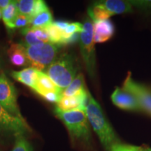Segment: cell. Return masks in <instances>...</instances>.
Wrapping results in <instances>:
<instances>
[{"instance_id": "cell-1", "label": "cell", "mask_w": 151, "mask_h": 151, "mask_svg": "<svg viewBox=\"0 0 151 151\" xmlns=\"http://www.w3.org/2000/svg\"><path fill=\"white\" fill-rule=\"evenodd\" d=\"M85 112L90 126L106 150L110 151L115 146L121 143L116 132L105 116L99 104L89 91L88 92Z\"/></svg>"}, {"instance_id": "cell-2", "label": "cell", "mask_w": 151, "mask_h": 151, "mask_svg": "<svg viewBox=\"0 0 151 151\" xmlns=\"http://www.w3.org/2000/svg\"><path fill=\"white\" fill-rule=\"evenodd\" d=\"M55 113L67 127L73 145L86 149L91 148V131L85 111H62L55 109Z\"/></svg>"}, {"instance_id": "cell-3", "label": "cell", "mask_w": 151, "mask_h": 151, "mask_svg": "<svg viewBox=\"0 0 151 151\" xmlns=\"http://www.w3.org/2000/svg\"><path fill=\"white\" fill-rule=\"evenodd\" d=\"M78 65L73 54L65 52L46 69V74L60 90H65L77 76Z\"/></svg>"}, {"instance_id": "cell-4", "label": "cell", "mask_w": 151, "mask_h": 151, "mask_svg": "<svg viewBox=\"0 0 151 151\" xmlns=\"http://www.w3.org/2000/svg\"><path fill=\"white\" fill-rule=\"evenodd\" d=\"M134 7L130 1L105 0L94 2L88 9V16L92 22L107 20L116 15L132 13Z\"/></svg>"}, {"instance_id": "cell-5", "label": "cell", "mask_w": 151, "mask_h": 151, "mask_svg": "<svg viewBox=\"0 0 151 151\" xmlns=\"http://www.w3.org/2000/svg\"><path fill=\"white\" fill-rule=\"evenodd\" d=\"M83 25V28L78 41L81 54L88 75L94 79L96 76V54L93 40V22L90 18H86Z\"/></svg>"}, {"instance_id": "cell-6", "label": "cell", "mask_w": 151, "mask_h": 151, "mask_svg": "<svg viewBox=\"0 0 151 151\" xmlns=\"http://www.w3.org/2000/svg\"><path fill=\"white\" fill-rule=\"evenodd\" d=\"M60 46L51 43L25 46L29 65L39 71L46 70L57 58Z\"/></svg>"}, {"instance_id": "cell-7", "label": "cell", "mask_w": 151, "mask_h": 151, "mask_svg": "<svg viewBox=\"0 0 151 151\" xmlns=\"http://www.w3.org/2000/svg\"><path fill=\"white\" fill-rule=\"evenodd\" d=\"M0 104L11 115L24 119L17 104L16 88L3 73L0 75Z\"/></svg>"}, {"instance_id": "cell-8", "label": "cell", "mask_w": 151, "mask_h": 151, "mask_svg": "<svg viewBox=\"0 0 151 151\" xmlns=\"http://www.w3.org/2000/svg\"><path fill=\"white\" fill-rule=\"evenodd\" d=\"M122 89L132 94L137 99L142 111L151 116V90L149 88L134 80L131 73L128 72Z\"/></svg>"}, {"instance_id": "cell-9", "label": "cell", "mask_w": 151, "mask_h": 151, "mask_svg": "<svg viewBox=\"0 0 151 151\" xmlns=\"http://www.w3.org/2000/svg\"><path fill=\"white\" fill-rule=\"evenodd\" d=\"M0 130L13 134L15 137L31 132L24 119L16 117L9 113L0 104Z\"/></svg>"}, {"instance_id": "cell-10", "label": "cell", "mask_w": 151, "mask_h": 151, "mask_svg": "<svg viewBox=\"0 0 151 151\" xmlns=\"http://www.w3.org/2000/svg\"><path fill=\"white\" fill-rule=\"evenodd\" d=\"M111 99L113 104L122 110L142 111L137 99L132 94L122 88L116 87L111 94Z\"/></svg>"}, {"instance_id": "cell-11", "label": "cell", "mask_w": 151, "mask_h": 151, "mask_svg": "<svg viewBox=\"0 0 151 151\" xmlns=\"http://www.w3.org/2000/svg\"><path fill=\"white\" fill-rule=\"evenodd\" d=\"M115 30L114 24L110 19L94 22L93 40L94 43H102L108 41L114 35Z\"/></svg>"}, {"instance_id": "cell-12", "label": "cell", "mask_w": 151, "mask_h": 151, "mask_svg": "<svg viewBox=\"0 0 151 151\" xmlns=\"http://www.w3.org/2000/svg\"><path fill=\"white\" fill-rule=\"evenodd\" d=\"M88 92L82 95L75 96V97H62L59 102L57 104L55 109L62 111L73 110L85 111L87 99H88Z\"/></svg>"}, {"instance_id": "cell-13", "label": "cell", "mask_w": 151, "mask_h": 151, "mask_svg": "<svg viewBox=\"0 0 151 151\" xmlns=\"http://www.w3.org/2000/svg\"><path fill=\"white\" fill-rule=\"evenodd\" d=\"M7 53L9 60L13 65L16 67H24L29 65L26 53L25 46L22 43H11Z\"/></svg>"}, {"instance_id": "cell-14", "label": "cell", "mask_w": 151, "mask_h": 151, "mask_svg": "<svg viewBox=\"0 0 151 151\" xmlns=\"http://www.w3.org/2000/svg\"><path fill=\"white\" fill-rule=\"evenodd\" d=\"M39 71L32 67H28L22 70L11 72V76L18 82L25 85L35 90L37 86Z\"/></svg>"}, {"instance_id": "cell-15", "label": "cell", "mask_w": 151, "mask_h": 151, "mask_svg": "<svg viewBox=\"0 0 151 151\" xmlns=\"http://www.w3.org/2000/svg\"><path fill=\"white\" fill-rule=\"evenodd\" d=\"M88 90L86 89L84 76L82 73L77 74L72 82L65 90H62V97H75L86 94Z\"/></svg>"}, {"instance_id": "cell-16", "label": "cell", "mask_w": 151, "mask_h": 151, "mask_svg": "<svg viewBox=\"0 0 151 151\" xmlns=\"http://www.w3.org/2000/svg\"><path fill=\"white\" fill-rule=\"evenodd\" d=\"M35 92H61L62 90L52 82V81L48 77L46 73L43 71H39L37 86L34 90Z\"/></svg>"}, {"instance_id": "cell-17", "label": "cell", "mask_w": 151, "mask_h": 151, "mask_svg": "<svg viewBox=\"0 0 151 151\" xmlns=\"http://www.w3.org/2000/svg\"><path fill=\"white\" fill-rule=\"evenodd\" d=\"M18 14L17 1H11L8 6L1 11V18L8 29H14V23Z\"/></svg>"}, {"instance_id": "cell-18", "label": "cell", "mask_w": 151, "mask_h": 151, "mask_svg": "<svg viewBox=\"0 0 151 151\" xmlns=\"http://www.w3.org/2000/svg\"><path fill=\"white\" fill-rule=\"evenodd\" d=\"M52 23V16L49 9L31 18L30 25L32 27L46 28Z\"/></svg>"}, {"instance_id": "cell-19", "label": "cell", "mask_w": 151, "mask_h": 151, "mask_svg": "<svg viewBox=\"0 0 151 151\" xmlns=\"http://www.w3.org/2000/svg\"><path fill=\"white\" fill-rule=\"evenodd\" d=\"M46 29L48 32L50 42L53 44L61 46L62 45L64 40L63 33L61 29L56 27L53 23L50 24L48 27H46Z\"/></svg>"}, {"instance_id": "cell-20", "label": "cell", "mask_w": 151, "mask_h": 151, "mask_svg": "<svg viewBox=\"0 0 151 151\" xmlns=\"http://www.w3.org/2000/svg\"><path fill=\"white\" fill-rule=\"evenodd\" d=\"M35 4V0H20V1H17L18 14L28 16L31 18Z\"/></svg>"}, {"instance_id": "cell-21", "label": "cell", "mask_w": 151, "mask_h": 151, "mask_svg": "<svg viewBox=\"0 0 151 151\" xmlns=\"http://www.w3.org/2000/svg\"><path fill=\"white\" fill-rule=\"evenodd\" d=\"M21 33L24 36V43H23V45L24 46H32L43 43L36 37L32 27H27L24 28V29H22Z\"/></svg>"}, {"instance_id": "cell-22", "label": "cell", "mask_w": 151, "mask_h": 151, "mask_svg": "<svg viewBox=\"0 0 151 151\" xmlns=\"http://www.w3.org/2000/svg\"><path fill=\"white\" fill-rule=\"evenodd\" d=\"M12 151H33V148L23 134H19L16 136V141Z\"/></svg>"}, {"instance_id": "cell-23", "label": "cell", "mask_w": 151, "mask_h": 151, "mask_svg": "<svg viewBox=\"0 0 151 151\" xmlns=\"http://www.w3.org/2000/svg\"><path fill=\"white\" fill-rule=\"evenodd\" d=\"M83 28V24L80 23V22H70V23L69 24V25H68V27L66 28L64 31H62L64 40H65V39H67V38L70 37V36L73 35V34L81 33V32H82ZM62 45H63V43H62Z\"/></svg>"}, {"instance_id": "cell-24", "label": "cell", "mask_w": 151, "mask_h": 151, "mask_svg": "<svg viewBox=\"0 0 151 151\" xmlns=\"http://www.w3.org/2000/svg\"><path fill=\"white\" fill-rule=\"evenodd\" d=\"M38 94L50 103L58 104L62 97L61 92H39Z\"/></svg>"}, {"instance_id": "cell-25", "label": "cell", "mask_w": 151, "mask_h": 151, "mask_svg": "<svg viewBox=\"0 0 151 151\" xmlns=\"http://www.w3.org/2000/svg\"><path fill=\"white\" fill-rule=\"evenodd\" d=\"M31 18L29 17L24 16V15L18 14L15 20L14 23V28H22L27 27L30 25Z\"/></svg>"}, {"instance_id": "cell-26", "label": "cell", "mask_w": 151, "mask_h": 151, "mask_svg": "<svg viewBox=\"0 0 151 151\" xmlns=\"http://www.w3.org/2000/svg\"><path fill=\"white\" fill-rule=\"evenodd\" d=\"M32 29L35 34L36 37H37L39 41H41L42 43H50L46 28L32 27Z\"/></svg>"}, {"instance_id": "cell-27", "label": "cell", "mask_w": 151, "mask_h": 151, "mask_svg": "<svg viewBox=\"0 0 151 151\" xmlns=\"http://www.w3.org/2000/svg\"><path fill=\"white\" fill-rule=\"evenodd\" d=\"M47 9H48V8L44 1H43V0H35V6H34L31 18H32L33 17L36 16L38 14H41L43 11L47 10Z\"/></svg>"}, {"instance_id": "cell-28", "label": "cell", "mask_w": 151, "mask_h": 151, "mask_svg": "<svg viewBox=\"0 0 151 151\" xmlns=\"http://www.w3.org/2000/svg\"><path fill=\"white\" fill-rule=\"evenodd\" d=\"M141 148V147L120 143L111 148L110 151H140Z\"/></svg>"}, {"instance_id": "cell-29", "label": "cell", "mask_w": 151, "mask_h": 151, "mask_svg": "<svg viewBox=\"0 0 151 151\" xmlns=\"http://www.w3.org/2000/svg\"><path fill=\"white\" fill-rule=\"evenodd\" d=\"M52 23H53L56 27L59 28L60 29H61L62 31H64V30L68 27V25H69V24L70 23V22L68 21H65V20H57V21L52 22Z\"/></svg>"}, {"instance_id": "cell-30", "label": "cell", "mask_w": 151, "mask_h": 151, "mask_svg": "<svg viewBox=\"0 0 151 151\" xmlns=\"http://www.w3.org/2000/svg\"><path fill=\"white\" fill-rule=\"evenodd\" d=\"M11 3L10 0H0V9L1 11L6 8Z\"/></svg>"}, {"instance_id": "cell-31", "label": "cell", "mask_w": 151, "mask_h": 151, "mask_svg": "<svg viewBox=\"0 0 151 151\" xmlns=\"http://www.w3.org/2000/svg\"><path fill=\"white\" fill-rule=\"evenodd\" d=\"M140 151H151V148H148V147H146V148H142L141 147Z\"/></svg>"}, {"instance_id": "cell-32", "label": "cell", "mask_w": 151, "mask_h": 151, "mask_svg": "<svg viewBox=\"0 0 151 151\" xmlns=\"http://www.w3.org/2000/svg\"><path fill=\"white\" fill-rule=\"evenodd\" d=\"M1 10L0 9V20H1Z\"/></svg>"}]
</instances>
